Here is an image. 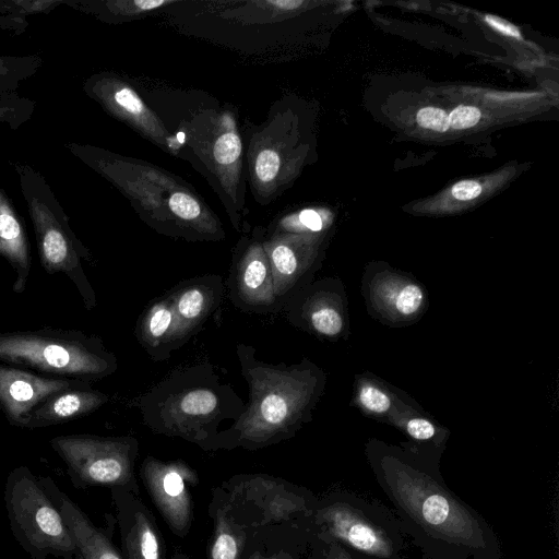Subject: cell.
I'll return each mask as SVG.
<instances>
[{
  "instance_id": "cell-5",
  "label": "cell",
  "mask_w": 559,
  "mask_h": 559,
  "mask_svg": "<svg viewBox=\"0 0 559 559\" xmlns=\"http://www.w3.org/2000/svg\"><path fill=\"white\" fill-rule=\"evenodd\" d=\"M218 488L231 515L250 532V539L301 530L314 510L304 489L266 474L234 475Z\"/></svg>"
},
{
  "instance_id": "cell-29",
  "label": "cell",
  "mask_w": 559,
  "mask_h": 559,
  "mask_svg": "<svg viewBox=\"0 0 559 559\" xmlns=\"http://www.w3.org/2000/svg\"><path fill=\"white\" fill-rule=\"evenodd\" d=\"M481 192V186L474 180H463L452 187V195L461 201L477 198Z\"/></svg>"
},
{
  "instance_id": "cell-25",
  "label": "cell",
  "mask_w": 559,
  "mask_h": 559,
  "mask_svg": "<svg viewBox=\"0 0 559 559\" xmlns=\"http://www.w3.org/2000/svg\"><path fill=\"white\" fill-rule=\"evenodd\" d=\"M359 401L368 411L385 413L391 407V399L380 389L365 385L359 391Z\"/></svg>"
},
{
  "instance_id": "cell-14",
  "label": "cell",
  "mask_w": 559,
  "mask_h": 559,
  "mask_svg": "<svg viewBox=\"0 0 559 559\" xmlns=\"http://www.w3.org/2000/svg\"><path fill=\"white\" fill-rule=\"evenodd\" d=\"M40 479L70 528L82 559H123L112 542L116 524L114 516L107 515L109 523L106 527L97 526L51 477L46 476Z\"/></svg>"
},
{
  "instance_id": "cell-1",
  "label": "cell",
  "mask_w": 559,
  "mask_h": 559,
  "mask_svg": "<svg viewBox=\"0 0 559 559\" xmlns=\"http://www.w3.org/2000/svg\"><path fill=\"white\" fill-rule=\"evenodd\" d=\"M240 372L250 402L233 425L219 432L217 450L263 449L295 436L318 396L319 379L308 361L272 365L255 357V348L238 344Z\"/></svg>"
},
{
  "instance_id": "cell-15",
  "label": "cell",
  "mask_w": 559,
  "mask_h": 559,
  "mask_svg": "<svg viewBox=\"0 0 559 559\" xmlns=\"http://www.w3.org/2000/svg\"><path fill=\"white\" fill-rule=\"evenodd\" d=\"M109 396L87 383L56 393L38 405L27 417L24 428L38 429L66 424L87 416L105 405Z\"/></svg>"
},
{
  "instance_id": "cell-3",
  "label": "cell",
  "mask_w": 559,
  "mask_h": 559,
  "mask_svg": "<svg viewBox=\"0 0 559 559\" xmlns=\"http://www.w3.org/2000/svg\"><path fill=\"white\" fill-rule=\"evenodd\" d=\"M0 362L92 383L118 368L117 357L99 336L50 326L0 333Z\"/></svg>"
},
{
  "instance_id": "cell-31",
  "label": "cell",
  "mask_w": 559,
  "mask_h": 559,
  "mask_svg": "<svg viewBox=\"0 0 559 559\" xmlns=\"http://www.w3.org/2000/svg\"><path fill=\"white\" fill-rule=\"evenodd\" d=\"M485 20L492 28L497 29L498 32L507 36L521 38L519 29L509 22L493 15H486Z\"/></svg>"
},
{
  "instance_id": "cell-16",
  "label": "cell",
  "mask_w": 559,
  "mask_h": 559,
  "mask_svg": "<svg viewBox=\"0 0 559 559\" xmlns=\"http://www.w3.org/2000/svg\"><path fill=\"white\" fill-rule=\"evenodd\" d=\"M135 335L155 361L168 359L173 350L182 346L173 304L167 293L152 300L142 311L135 325Z\"/></svg>"
},
{
  "instance_id": "cell-9",
  "label": "cell",
  "mask_w": 559,
  "mask_h": 559,
  "mask_svg": "<svg viewBox=\"0 0 559 559\" xmlns=\"http://www.w3.org/2000/svg\"><path fill=\"white\" fill-rule=\"evenodd\" d=\"M263 240L261 233L242 238L234 252L226 285L230 300L243 311L270 313L282 310Z\"/></svg>"
},
{
  "instance_id": "cell-20",
  "label": "cell",
  "mask_w": 559,
  "mask_h": 559,
  "mask_svg": "<svg viewBox=\"0 0 559 559\" xmlns=\"http://www.w3.org/2000/svg\"><path fill=\"white\" fill-rule=\"evenodd\" d=\"M169 207L171 213L185 223H194L197 226V221L202 217L200 203L186 192H175L169 199Z\"/></svg>"
},
{
  "instance_id": "cell-22",
  "label": "cell",
  "mask_w": 559,
  "mask_h": 559,
  "mask_svg": "<svg viewBox=\"0 0 559 559\" xmlns=\"http://www.w3.org/2000/svg\"><path fill=\"white\" fill-rule=\"evenodd\" d=\"M281 168V159L272 148H264L255 157L254 176L260 183H272Z\"/></svg>"
},
{
  "instance_id": "cell-4",
  "label": "cell",
  "mask_w": 559,
  "mask_h": 559,
  "mask_svg": "<svg viewBox=\"0 0 559 559\" xmlns=\"http://www.w3.org/2000/svg\"><path fill=\"white\" fill-rule=\"evenodd\" d=\"M3 500L12 535L32 559H82L59 508L27 466L9 473Z\"/></svg>"
},
{
  "instance_id": "cell-7",
  "label": "cell",
  "mask_w": 559,
  "mask_h": 559,
  "mask_svg": "<svg viewBox=\"0 0 559 559\" xmlns=\"http://www.w3.org/2000/svg\"><path fill=\"white\" fill-rule=\"evenodd\" d=\"M48 192L45 185L40 194L38 189L35 193L27 191L41 266L50 275L60 273L67 276L78 289L85 308L92 310L97 305L96 294L81 262L91 259L90 251L75 237L62 209Z\"/></svg>"
},
{
  "instance_id": "cell-26",
  "label": "cell",
  "mask_w": 559,
  "mask_h": 559,
  "mask_svg": "<svg viewBox=\"0 0 559 559\" xmlns=\"http://www.w3.org/2000/svg\"><path fill=\"white\" fill-rule=\"evenodd\" d=\"M417 122L420 127L437 132H444L449 129V115L437 107H424L417 112Z\"/></svg>"
},
{
  "instance_id": "cell-6",
  "label": "cell",
  "mask_w": 559,
  "mask_h": 559,
  "mask_svg": "<svg viewBox=\"0 0 559 559\" xmlns=\"http://www.w3.org/2000/svg\"><path fill=\"white\" fill-rule=\"evenodd\" d=\"M49 443L64 462L74 488H119L140 495L135 475L139 442L134 437L75 433L53 437Z\"/></svg>"
},
{
  "instance_id": "cell-17",
  "label": "cell",
  "mask_w": 559,
  "mask_h": 559,
  "mask_svg": "<svg viewBox=\"0 0 559 559\" xmlns=\"http://www.w3.org/2000/svg\"><path fill=\"white\" fill-rule=\"evenodd\" d=\"M209 514L213 532L207 559H242L250 532L231 515L218 487L212 489Z\"/></svg>"
},
{
  "instance_id": "cell-21",
  "label": "cell",
  "mask_w": 559,
  "mask_h": 559,
  "mask_svg": "<svg viewBox=\"0 0 559 559\" xmlns=\"http://www.w3.org/2000/svg\"><path fill=\"white\" fill-rule=\"evenodd\" d=\"M241 154L240 138L236 132L227 131L218 136L214 143V160L222 166L234 164Z\"/></svg>"
},
{
  "instance_id": "cell-10",
  "label": "cell",
  "mask_w": 559,
  "mask_h": 559,
  "mask_svg": "<svg viewBox=\"0 0 559 559\" xmlns=\"http://www.w3.org/2000/svg\"><path fill=\"white\" fill-rule=\"evenodd\" d=\"M92 383L46 377L0 362V411L15 427L24 428L28 415L51 395Z\"/></svg>"
},
{
  "instance_id": "cell-13",
  "label": "cell",
  "mask_w": 559,
  "mask_h": 559,
  "mask_svg": "<svg viewBox=\"0 0 559 559\" xmlns=\"http://www.w3.org/2000/svg\"><path fill=\"white\" fill-rule=\"evenodd\" d=\"M225 293L218 274L197 276L176 285L170 297L181 345L195 334L217 309Z\"/></svg>"
},
{
  "instance_id": "cell-27",
  "label": "cell",
  "mask_w": 559,
  "mask_h": 559,
  "mask_svg": "<svg viewBox=\"0 0 559 559\" xmlns=\"http://www.w3.org/2000/svg\"><path fill=\"white\" fill-rule=\"evenodd\" d=\"M480 110L474 106L461 105L449 116L450 126L456 130L474 127L480 119Z\"/></svg>"
},
{
  "instance_id": "cell-12",
  "label": "cell",
  "mask_w": 559,
  "mask_h": 559,
  "mask_svg": "<svg viewBox=\"0 0 559 559\" xmlns=\"http://www.w3.org/2000/svg\"><path fill=\"white\" fill-rule=\"evenodd\" d=\"M275 295L282 306L304 287L302 280L310 272L316 255L304 235L275 231L264 238Z\"/></svg>"
},
{
  "instance_id": "cell-18",
  "label": "cell",
  "mask_w": 559,
  "mask_h": 559,
  "mask_svg": "<svg viewBox=\"0 0 559 559\" xmlns=\"http://www.w3.org/2000/svg\"><path fill=\"white\" fill-rule=\"evenodd\" d=\"M0 257L13 269L14 293H22L31 273V254L27 236L9 205H0Z\"/></svg>"
},
{
  "instance_id": "cell-23",
  "label": "cell",
  "mask_w": 559,
  "mask_h": 559,
  "mask_svg": "<svg viewBox=\"0 0 559 559\" xmlns=\"http://www.w3.org/2000/svg\"><path fill=\"white\" fill-rule=\"evenodd\" d=\"M112 103L121 112L138 119L145 116V108L138 95L128 86L117 85L111 93Z\"/></svg>"
},
{
  "instance_id": "cell-30",
  "label": "cell",
  "mask_w": 559,
  "mask_h": 559,
  "mask_svg": "<svg viewBox=\"0 0 559 559\" xmlns=\"http://www.w3.org/2000/svg\"><path fill=\"white\" fill-rule=\"evenodd\" d=\"M242 559H296L292 551L285 548L264 552L261 547L251 549V551L242 557Z\"/></svg>"
},
{
  "instance_id": "cell-2",
  "label": "cell",
  "mask_w": 559,
  "mask_h": 559,
  "mask_svg": "<svg viewBox=\"0 0 559 559\" xmlns=\"http://www.w3.org/2000/svg\"><path fill=\"white\" fill-rule=\"evenodd\" d=\"M143 424L153 432L217 451L218 426L235 423L246 404L210 364L174 370L140 397Z\"/></svg>"
},
{
  "instance_id": "cell-19",
  "label": "cell",
  "mask_w": 559,
  "mask_h": 559,
  "mask_svg": "<svg viewBox=\"0 0 559 559\" xmlns=\"http://www.w3.org/2000/svg\"><path fill=\"white\" fill-rule=\"evenodd\" d=\"M416 512L426 524L445 530L447 524L454 520L455 511L453 502L445 495L428 489V492L419 495L414 501Z\"/></svg>"
},
{
  "instance_id": "cell-24",
  "label": "cell",
  "mask_w": 559,
  "mask_h": 559,
  "mask_svg": "<svg viewBox=\"0 0 559 559\" xmlns=\"http://www.w3.org/2000/svg\"><path fill=\"white\" fill-rule=\"evenodd\" d=\"M424 293L421 288L414 283L403 285L394 298L395 310L403 316L415 313L421 306Z\"/></svg>"
},
{
  "instance_id": "cell-28",
  "label": "cell",
  "mask_w": 559,
  "mask_h": 559,
  "mask_svg": "<svg viewBox=\"0 0 559 559\" xmlns=\"http://www.w3.org/2000/svg\"><path fill=\"white\" fill-rule=\"evenodd\" d=\"M407 432L414 439L428 440L431 439L436 433L435 426L427 419L414 418L407 424Z\"/></svg>"
},
{
  "instance_id": "cell-11",
  "label": "cell",
  "mask_w": 559,
  "mask_h": 559,
  "mask_svg": "<svg viewBox=\"0 0 559 559\" xmlns=\"http://www.w3.org/2000/svg\"><path fill=\"white\" fill-rule=\"evenodd\" d=\"M123 559H166V545L157 522L138 495L110 489Z\"/></svg>"
},
{
  "instance_id": "cell-8",
  "label": "cell",
  "mask_w": 559,
  "mask_h": 559,
  "mask_svg": "<svg viewBox=\"0 0 559 559\" xmlns=\"http://www.w3.org/2000/svg\"><path fill=\"white\" fill-rule=\"evenodd\" d=\"M139 476L169 530L185 538L193 519L192 489L199 485L197 471L180 459L164 461L148 455L140 465Z\"/></svg>"
},
{
  "instance_id": "cell-33",
  "label": "cell",
  "mask_w": 559,
  "mask_h": 559,
  "mask_svg": "<svg viewBox=\"0 0 559 559\" xmlns=\"http://www.w3.org/2000/svg\"><path fill=\"white\" fill-rule=\"evenodd\" d=\"M170 559H190V558L187 555H185L183 552L176 551V552H174V555L171 556Z\"/></svg>"
},
{
  "instance_id": "cell-32",
  "label": "cell",
  "mask_w": 559,
  "mask_h": 559,
  "mask_svg": "<svg viewBox=\"0 0 559 559\" xmlns=\"http://www.w3.org/2000/svg\"><path fill=\"white\" fill-rule=\"evenodd\" d=\"M274 5H281L283 8L288 7V9H293L295 7H298L301 4L300 1H281V2H273Z\"/></svg>"
}]
</instances>
